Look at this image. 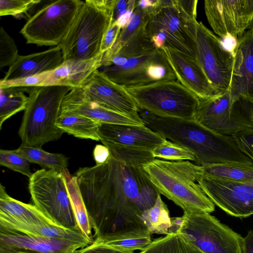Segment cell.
Masks as SVG:
<instances>
[{"instance_id": "ee69618b", "label": "cell", "mask_w": 253, "mask_h": 253, "mask_svg": "<svg viewBox=\"0 0 253 253\" xmlns=\"http://www.w3.org/2000/svg\"><path fill=\"white\" fill-rule=\"evenodd\" d=\"M220 39L223 48L234 58L238 44V39L230 34H227Z\"/></svg>"}, {"instance_id": "e0dca14e", "label": "cell", "mask_w": 253, "mask_h": 253, "mask_svg": "<svg viewBox=\"0 0 253 253\" xmlns=\"http://www.w3.org/2000/svg\"><path fill=\"white\" fill-rule=\"evenodd\" d=\"M198 184L213 203L239 218L253 215V186L199 175Z\"/></svg>"}, {"instance_id": "3957f363", "label": "cell", "mask_w": 253, "mask_h": 253, "mask_svg": "<svg viewBox=\"0 0 253 253\" xmlns=\"http://www.w3.org/2000/svg\"><path fill=\"white\" fill-rule=\"evenodd\" d=\"M144 170L156 191L184 211L211 213L215 205L198 183L199 166L188 161L155 159L143 166Z\"/></svg>"}, {"instance_id": "4dcf8cb0", "label": "cell", "mask_w": 253, "mask_h": 253, "mask_svg": "<svg viewBox=\"0 0 253 253\" xmlns=\"http://www.w3.org/2000/svg\"><path fill=\"white\" fill-rule=\"evenodd\" d=\"M22 87H0V128L3 123L16 113L25 110L29 97Z\"/></svg>"}, {"instance_id": "4316f807", "label": "cell", "mask_w": 253, "mask_h": 253, "mask_svg": "<svg viewBox=\"0 0 253 253\" xmlns=\"http://www.w3.org/2000/svg\"><path fill=\"white\" fill-rule=\"evenodd\" d=\"M64 176L69 196L78 226L82 233L92 243V227L82 195L75 175L67 169L62 171Z\"/></svg>"}, {"instance_id": "e575fe53", "label": "cell", "mask_w": 253, "mask_h": 253, "mask_svg": "<svg viewBox=\"0 0 253 253\" xmlns=\"http://www.w3.org/2000/svg\"><path fill=\"white\" fill-rule=\"evenodd\" d=\"M18 48L13 39L1 27L0 28V70L10 67L18 58Z\"/></svg>"}, {"instance_id": "bcb514c9", "label": "cell", "mask_w": 253, "mask_h": 253, "mask_svg": "<svg viewBox=\"0 0 253 253\" xmlns=\"http://www.w3.org/2000/svg\"><path fill=\"white\" fill-rule=\"evenodd\" d=\"M251 115H252V120H253V105L252 108Z\"/></svg>"}, {"instance_id": "ab89813d", "label": "cell", "mask_w": 253, "mask_h": 253, "mask_svg": "<svg viewBox=\"0 0 253 253\" xmlns=\"http://www.w3.org/2000/svg\"><path fill=\"white\" fill-rule=\"evenodd\" d=\"M121 30V26L117 21L112 22L103 37L101 46V53H104L113 46Z\"/></svg>"}, {"instance_id": "6da1fadb", "label": "cell", "mask_w": 253, "mask_h": 253, "mask_svg": "<svg viewBox=\"0 0 253 253\" xmlns=\"http://www.w3.org/2000/svg\"><path fill=\"white\" fill-rule=\"evenodd\" d=\"M97 243L151 236L141 218L159 193L143 166L111 154L106 163L80 168L75 175Z\"/></svg>"}, {"instance_id": "f1b7e54d", "label": "cell", "mask_w": 253, "mask_h": 253, "mask_svg": "<svg viewBox=\"0 0 253 253\" xmlns=\"http://www.w3.org/2000/svg\"><path fill=\"white\" fill-rule=\"evenodd\" d=\"M139 253H203L179 233L158 238Z\"/></svg>"}, {"instance_id": "2e32d148", "label": "cell", "mask_w": 253, "mask_h": 253, "mask_svg": "<svg viewBox=\"0 0 253 253\" xmlns=\"http://www.w3.org/2000/svg\"><path fill=\"white\" fill-rule=\"evenodd\" d=\"M152 1L136 0L133 14L121 30L113 46L103 53V58L118 56L129 59L140 56L156 49L147 30Z\"/></svg>"}, {"instance_id": "7402d4cb", "label": "cell", "mask_w": 253, "mask_h": 253, "mask_svg": "<svg viewBox=\"0 0 253 253\" xmlns=\"http://www.w3.org/2000/svg\"><path fill=\"white\" fill-rule=\"evenodd\" d=\"M100 141L128 148L151 151L167 139L145 126L100 123Z\"/></svg>"}, {"instance_id": "d4e9b609", "label": "cell", "mask_w": 253, "mask_h": 253, "mask_svg": "<svg viewBox=\"0 0 253 253\" xmlns=\"http://www.w3.org/2000/svg\"><path fill=\"white\" fill-rule=\"evenodd\" d=\"M0 215L31 225H55L36 206L23 203L8 195L1 184L0 186Z\"/></svg>"}, {"instance_id": "44dd1931", "label": "cell", "mask_w": 253, "mask_h": 253, "mask_svg": "<svg viewBox=\"0 0 253 253\" xmlns=\"http://www.w3.org/2000/svg\"><path fill=\"white\" fill-rule=\"evenodd\" d=\"M86 246L68 240L0 230V253H74Z\"/></svg>"}, {"instance_id": "60d3db41", "label": "cell", "mask_w": 253, "mask_h": 253, "mask_svg": "<svg viewBox=\"0 0 253 253\" xmlns=\"http://www.w3.org/2000/svg\"><path fill=\"white\" fill-rule=\"evenodd\" d=\"M74 253H127L102 243L93 241L91 244L80 249Z\"/></svg>"}, {"instance_id": "d6986e66", "label": "cell", "mask_w": 253, "mask_h": 253, "mask_svg": "<svg viewBox=\"0 0 253 253\" xmlns=\"http://www.w3.org/2000/svg\"><path fill=\"white\" fill-rule=\"evenodd\" d=\"M60 113L85 117L99 123L145 126L139 116L119 112L89 99L80 87L72 88L64 97Z\"/></svg>"}, {"instance_id": "52a82bcc", "label": "cell", "mask_w": 253, "mask_h": 253, "mask_svg": "<svg viewBox=\"0 0 253 253\" xmlns=\"http://www.w3.org/2000/svg\"><path fill=\"white\" fill-rule=\"evenodd\" d=\"M28 187L34 205L55 225L82 232L62 171L38 170L29 178Z\"/></svg>"}, {"instance_id": "ba28073f", "label": "cell", "mask_w": 253, "mask_h": 253, "mask_svg": "<svg viewBox=\"0 0 253 253\" xmlns=\"http://www.w3.org/2000/svg\"><path fill=\"white\" fill-rule=\"evenodd\" d=\"M186 30L192 39L196 59L219 93L229 90L234 58L221 40L202 22L184 13Z\"/></svg>"}, {"instance_id": "603a6c76", "label": "cell", "mask_w": 253, "mask_h": 253, "mask_svg": "<svg viewBox=\"0 0 253 253\" xmlns=\"http://www.w3.org/2000/svg\"><path fill=\"white\" fill-rule=\"evenodd\" d=\"M229 91L235 99L242 97L253 102V27L238 39Z\"/></svg>"}, {"instance_id": "cb8c5ba5", "label": "cell", "mask_w": 253, "mask_h": 253, "mask_svg": "<svg viewBox=\"0 0 253 253\" xmlns=\"http://www.w3.org/2000/svg\"><path fill=\"white\" fill-rule=\"evenodd\" d=\"M64 61L63 53L59 45L41 52L19 55L1 80L12 81L38 75L56 68Z\"/></svg>"}, {"instance_id": "1f68e13d", "label": "cell", "mask_w": 253, "mask_h": 253, "mask_svg": "<svg viewBox=\"0 0 253 253\" xmlns=\"http://www.w3.org/2000/svg\"><path fill=\"white\" fill-rule=\"evenodd\" d=\"M16 151L25 157L30 163L38 164L49 169L61 171L67 169L68 158L60 153H51L41 148L21 145Z\"/></svg>"}, {"instance_id": "836d02e7", "label": "cell", "mask_w": 253, "mask_h": 253, "mask_svg": "<svg viewBox=\"0 0 253 253\" xmlns=\"http://www.w3.org/2000/svg\"><path fill=\"white\" fill-rule=\"evenodd\" d=\"M30 164V162L16 150H0V165L1 166L19 172L29 178L32 175Z\"/></svg>"}, {"instance_id": "30bf717a", "label": "cell", "mask_w": 253, "mask_h": 253, "mask_svg": "<svg viewBox=\"0 0 253 253\" xmlns=\"http://www.w3.org/2000/svg\"><path fill=\"white\" fill-rule=\"evenodd\" d=\"M176 233L203 253H243V238L210 213L184 211Z\"/></svg>"}, {"instance_id": "8992f818", "label": "cell", "mask_w": 253, "mask_h": 253, "mask_svg": "<svg viewBox=\"0 0 253 253\" xmlns=\"http://www.w3.org/2000/svg\"><path fill=\"white\" fill-rule=\"evenodd\" d=\"M126 88L139 110L159 116L194 120L199 99L177 80Z\"/></svg>"}, {"instance_id": "f546056e", "label": "cell", "mask_w": 253, "mask_h": 253, "mask_svg": "<svg viewBox=\"0 0 253 253\" xmlns=\"http://www.w3.org/2000/svg\"><path fill=\"white\" fill-rule=\"evenodd\" d=\"M141 218L147 226L151 234H170L172 220L167 205L162 200L160 194L157 197L154 205L145 211Z\"/></svg>"}, {"instance_id": "ffe728a7", "label": "cell", "mask_w": 253, "mask_h": 253, "mask_svg": "<svg viewBox=\"0 0 253 253\" xmlns=\"http://www.w3.org/2000/svg\"><path fill=\"white\" fill-rule=\"evenodd\" d=\"M161 49L174 71L177 81L199 99H210L220 93L211 84L196 59L169 47Z\"/></svg>"}, {"instance_id": "4fadbf2b", "label": "cell", "mask_w": 253, "mask_h": 253, "mask_svg": "<svg viewBox=\"0 0 253 253\" xmlns=\"http://www.w3.org/2000/svg\"><path fill=\"white\" fill-rule=\"evenodd\" d=\"M98 70L112 81L125 87L177 80L162 49H155L129 58L122 65L101 66Z\"/></svg>"}, {"instance_id": "7bdbcfd3", "label": "cell", "mask_w": 253, "mask_h": 253, "mask_svg": "<svg viewBox=\"0 0 253 253\" xmlns=\"http://www.w3.org/2000/svg\"><path fill=\"white\" fill-rule=\"evenodd\" d=\"M180 9L188 15L196 18L197 0H177Z\"/></svg>"}, {"instance_id": "f6af8a7d", "label": "cell", "mask_w": 253, "mask_h": 253, "mask_svg": "<svg viewBox=\"0 0 253 253\" xmlns=\"http://www.w3.org/2000/svg\"><path fill=\"white\" fill-rule=\"evenodd\" d=\"M242 252L243 253H253V230L249 231L243 238Z\"/></svg>"}, {"instance_id": "8d00e7d4", "label": "cell", "mask_w": 253, "mask_h": 253, "mask_svg": "<svg viewBox=\"0 0 253 253\" xmlns=\"http://www.w3.org/2000/svg\"><path fill=\"white\" fill-rule=\"evenodd\" d=\"M135 0H115L112 21H117L123 29L131 18L135 7Z\"/></svg>"}, {"instance_id": "b9f144b4", "label": "cell", "mask_w": 253, "mask_h": 253, "mask_svg": "<svg viewBox=\"0 0 253 253\" xmlns=\"http://www.w3.org/2000/svg\"><path fill=\"white\" fill-rule=\"evenodd\" d=\"M93 156L96 165H100L107 163L111 157L109 149L104 145H96L93 151Z\"/></svg>"}, {"instance_id": "9a60e30c", "label": "cell", "mask_w": 253, "mask_h": 253, "mask_svg": "<svg viewBox=\"0 0 253 253\" xmlns=\"http://www.w3.org/2000/svg\"><path fill=\"white\" fill-rule=\"evenodd\" d=\"M209 24L220 38L230 34L238 39L253 22V0H206Z\"/></svg>"}, {"instance_id": "277c9868", "label": "cell", "mask_w": 253, "mask_h": 253, "mask_svg": "<svg viewBox=\"0 0 253 253\" xmlns=\"http://www.w3.org/2000/svg\"><path fill=\"white\" fill-rule=\"evenodd\" d=\"M29 100L18 131L22 144L42 149L59 139L63 132L56 126L63 100L72 89L65 86L24 87Z\"/></svg>"}, {"instance_id": "74e56055", "label": "cell", "mask_w": 253, "mask_h": 253, "mask_svg": "<svg viewBox=\"0 0 253 253\" xmlns=\"http://www.w3.org/2000/svg\"><path fill=\"white\" fill-rule=\"evenodd\" d=\"M152 242L151 236H149L110 241L102 244L125 252L131 253L137 250H144Z\"/></svg>"}, {"instance_id": "ac0fdd59", "label": "cell", "mask_w": 253, "mask_h": 253, "mask_svg": "<svg viewBox=\"0 0 253 253\" xmlns=\"http://www.w3.org/2000/svg\"><path fill=\"white\" fill-rule=\"evenodd\" d=\"M84 96L109 109L124 114L139 115V109L125 86L94 71L80 87Z\"/></svg>"}, {"instance_id": "83f0119b", "label": "cell", "mask_w": 253, "mask_h": 253, "mask_svg": "<svg viewBox=\"0 0 253 253\" xmlns=\"http://www.w3.org/2000/svg\"><path fill=\"white\" fill-rule=\"evenodd\" d=\"M100 123L84 116L60 113L57 126L64 133L82 139L100 141L98 126Z\"/></svg>"}, {"instance_id": "d6a6232c", "label": "cell", "mask_w": 253, "mask_h": 253, "mask_svg": "<svg viewBox=\"0 0 253 253\" xmlns=\"http://www.w3.org/2000/svg\"><path fill=\"white\" fill-rule=\"evenodd\" d=\"M151 152L154 158L171 161L195 160L194 154L190 150L167 139L153 149Z\"/></svg>"}, {"instance_id": "5bb4252c", "label": "cell", "mask_w": 253, "mask_h": 253, "mask_svg": "<svg viewBox=\"0 0 253 253\" xmlns=\"http://www.w3.org/2000/svg\"><path fill=\"white\" fill-rule=\"evenodd\" d=\"M103 53L89 60H68L56 68L38 75L20 79L3 81L1 87H33L65 86L80 87L86 79L101 66Z\"/></svg>"}, {"instance_id": "8fae6325", "label": "cell", "mask_w": 253, "mask_h": 253, "mask_svg": "<svg viewBox=\"0 0 253 253\" xmlns=\"http://www.w3.org/2000/svg\"><path fill=\"white\" fill-rule=\"evenodd\" d=\"M253 102L234 99L229 90L208 99H200L194 120L216 132L233 135L253 127Z\"/></svg>"}, {"instance_id": "7a4b0ae2", "label": "cell", "mask_w": 253, "mask_h": 253, "mask_svg": "<svg viewBox=\"0 0 253 253\" xmlns=\"http://www.w3.org/2000/svg\"><path fill=\"white\" fill-rule=\"evenodd\" d=\"M146 126L172 142L190 150L198 166L236 164L253 166L232 136L207 128L194 120L159 116L139 110Z\"/></svg>"}, {"instance_id": "9c48e42d", "label": "cell", "mask_w": 253, "mask_h": 253, "mask_svg": "<svg viewBox=\"0 0 253 253\" xmlns=\"http://www.w3.org/2000/svg\"><path fill=\"white\" fill-rule=\"evenodd\" d=\"M84 3L81 0H57L42 6L30 17L20 33L29 44L58 46L68 33Z\"/></svg>"}, {"instance_id": "f35d334b", "label": "cell", "mask_w": 253, "mask_h": 253, "mask_svg": "<svg viewBox=\"0 0 253 253\" xmlns=\"http://www.w3.org/2000/svg\"><path fill=\"white\" fill-rule=\"evenodd\" d=\"M232 136L241 151L253 161V127Z\"/></svg>"}, {"instance_id": "5b68a950", "label": "cell", "mask_w": 253, "mask_h": 253, "mask_svg": "<svg viewBox=\"0 0 253 253\" xmlns=\"http://www.w3.org/2000/svg\"><path fill=\"white\" fill-rule=\"evenodd\" d=\"M115 0H86L61 43L65 60H86L101 53L103 37L112 22Z\"/></svg>"}, {"instance_id": "d590c367", "label": "cell", "mask_w": 253, "mask_h": 253, "mask_svg": "<svg viewBox=\"0 0 253 253\" xmlns=\"http://www.w3.org/2000/svg\"><path fill=\"white\" fill-rule=\"evenodd\" d=\"M41 2V0H0V16L23 14Z\"/></svg>"}, {"instance_id": "484cf974", "label": "cell", "mask_w": 253, "mask_h": 253, "mask_svg": "<svg viewBox=\"0 0 253 253\" xmlns=\"http://www.w3.org/2000/svg\"><path fill=\"white\" fill-rule=\"evenodd\" d=\"M200 174L211 178L253 186V166L236 164H215L199 166Z\"/></svg>"}, {"instance_id": "7c38bea8", "label": "cell", "mask_w": 253, "mask_h": 253, "mask_svg": "<svg viewBox=\"0 0 253 253\" xmlns=\"http://www.w3.org/2000/svg\"><path fill=\"white\" fill-rule=\"evenodd\" d=\"M147 30L156 49L167 47L196 59L194 42L177 0H156L149 15Z\"/></svg>"}]
</instances>
